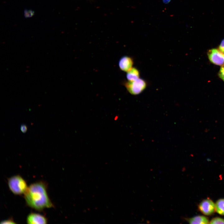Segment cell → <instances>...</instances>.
<instances>
[{
  "mask_svg": "<svg viewBox=\"0 0 224 224\" xmlns=\"http://www.w3.org/2000/svg\"><path fill=\"white\" fill-rule=\"evenodd\" d=\"M24 194L28 205L36 210H41L53 206L47 194L46 185L43 182L31 184Z\"/></svg>",
  "mask_w": 224,
  "mask_h": 224,
  "instance_id": "obj_1",
  "label": "cell"
},
{
  "mask_svg": "<svg viewBox=\"0 0 224 224\" xmlns=\"http://www.w3.org/2000/svg\"><path fill=\"white\" fill-rule=\"evenodd\" d=\"M8 184L11 191L16 195L24 194L28 187L25 180L19 175L8 179Z\"/></svg>",
  "mask_w": 224,
  "mask_h": 224,
  "instance_id": "obj_2",
  "label": "cell"
},
{
  "mask_svg": "<svg viewBox=\"0 0 224 224\" xmlns=\"http://www.w3.org/2000/svg\"><path fill=\"white\" fill-rule=\"evenodd\" d=\"M147 85L144 80L140 78L134 81H128L125 83L128 91L133 95H138L142 92L146 88Z\"/></svg>",
  "mask_w": 224,
  "mask_h": 224,
  "instance_id": "obj_3",
  "label": "cell"
},
{
  "mask_svg": "<svg viewBox=\"0 0 224 224\" xmlns=\"http://www.w3.org/2000/svg\"><path fill=\"white\" fill-rule=\"evenodd\" d=\"M207 54L210 61L213 64L220 66L224 64V53L218 49L213 48L209 49Z\"/></svg>",
  "mask_w": 224,
  "mask_h": 224,
  "instance_id": "obj_4",
  "label": "cell"
},
{
  "mask_svg": "<svg viewBox=\"0 0 224 224\" xmlns=\"http://www.w3.org/2000/svg\"><path fill=\"white\" fill-rule=\"evenodd\" d=\"M198 208L200 211L207 216L213 214L216 211L215 204L210 199L203 200L199 204Z\"/></svg>",
  "mask_w": 224,
  "mask_h": 224,
  "instance_id": "obj_5",
  "label": "cell"
},
{
  "mask_svg": "<svg viewBox=\"0 0 224 224\" xmlns=\"http://www.w3.org/2000/svg\"><path fill=\"white\" fill-rule=\"evenodd\" d=\"M27 222L28 224H46L47 220L45 217L41 214L31 213L27 217Z\"/></svg>",
  "mask_w": 224,
  "mask_h": 224,
  "instance_id": "obj_6",
  "label": "cell"
},
{
  "mask_svg": "<svg viewBox=\"0 0 224 224\" xmlns=\"http://www.w3.org/2000/svg\"><path fill=\"white\" fill-rule=\"evenodd\" d=\"M133 61L132 58L128 56L122 57L119 63L120 69L127 72L133 68Z\"/></svg>",
  "mask_w": 224,
  "mask_h": 224,
  "instance_id": "obj_7",
  "label": "cell"
},
{
  "mask_svg": "<svg viewBox=\"0 0 224 224\" xmlns=\"http://www.w3.org/2000/svg\"><path fill=\"white\" fill-rule=\"evenodd\" d=\"M185 219L190 224H208L210 222L207 217L203 216H197Z\"/></svg>",
  "mask_w": 224,
  "mask_h": 224,
  "instance_id": "obj_8",
  "label": "cell"
},
{
  "mask_svg": "<svg viewBox=\"0 0 224 224\" xmlns=\"http://www.w3.org/2000/svg\"><path fill=\"white\" fill-rule=\"evenodd\" d=\"M126 77L128 81H132L136 80L139 78V71L136 68L133 67L127 72Z\"/></svg>",
  "mask_w": 224,
  "mask_h": 224,
  "instance_id": "obj_9",
  "label": "cell"
},
{
  "mask_svg": "<svg viewBox=\"0 0 224 224\" xmlns=\"http://www.w3.org/2000/svg\"><path fill=\"white\" fill-rule=\"evenodd\" d=\"M215 211L219 214L224 215V198L218 200L215 204Z\"/></svg>",
  "mask_w": 224,
  "mask_h": 224,
  "instance_id": "obj_10",
  "label": "cell"
},
{
  "mask_svg": "<svg viewBox=\"0 0 224 224\" xmlns=\"http://www.w3.org/2000/svg\"><path fill=\"white\" fill-rule=\"evenodd\" d=\"M209 223L224 224V219L219 217H215L210 221Z\"/></svg>",
  "mask_w": 224,
  "mask_h": 224,
  "instance_id": "obj_11",
  "label": "cell"
},
{
  "mask_svg": "<svg viewBox=\"0 0 224 224\" xmlns=\"http://www.w3.org/2000/svg\"><path fill=\"white\" fill-rule=\"evenodd\" d=\"M219 77L224 82V64L221 67L218 73Z\"/></svg>",
  "mask_w": 224,
  "mask_h": 224,
  "instance_id": "obj_12",
  "label": "cell"
},
{
  "mask_svg": "<svg viewBox=\"0 0 224 224\" xmlns=\"http://www.w3.org/2000/svg\"><path fill=\"white\" fill-rule=\"evenodd\" d=\"M16 223L12 219H9L1 222L0 224H15Z\"/></svg>",
  "mask_w": 224,
  "mask_h": 224,
  "instance_id": "obj_13",
  "label": "cell"
},
{
  "mask_svg": "<svg viewBox=\"0 0 224 224\" xmlns=\"http://www.w3.org/2000/svg\"><path fill=\"white\" fill-rule=\"evenodd\" d=\"M218 49L224 53V39L221 42L218 46Z\"/></svg>",
  "mask_w": 224,
  "mask_h": 224,
  "instance_id": "obj_14",
  "label": "cell"
},
{
  "mask_svg": "<svg viewBox=\"0 0 224 224\" xmlns=\"http://www.w3.org/2000/svg\"><path fill=\"white\" fill-rule=\"evenodd\" d=\"M20 129L23 133H26L27 130L26 125L25 124H22L20 126Z\"/></svg>",
  "mask_w": 224,
  "mask_h": 224,
  "instance_id": "obj_15",
  "label": "cell"
},
{
  "mask_svg": "<svg viewBox=\"0 0 224 224\" xmlns=\"http://www.w3.org/2000/svg\"><path fill=\"white\" fill-rule=\"evenodd\" d=\"M171 0H162L163 2L165 4H167L169 3Z\"/></svg>",
  "mask_w": 224,
  "mask_h": 224,
  "instance_id": "obj_16",
  "label": "cell"
}]
</instances>
